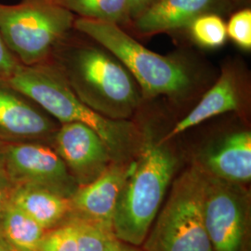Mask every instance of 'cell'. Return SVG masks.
Segmentation results:
<instances>
[{
  "instance_id": "obj_1",
  "label": "cell",
  "mask_w": 251,
  "mask_h": 251,
  "mask_svg": "<svg viewBox=\"0 0 251 251\" xmlns=\"http://www.w3.org/2000/svg\"><path fill=\"white\" fill-rule=\"evenodd\" d=\"M4 82L35 101L60 124L89 126L106 144L114 162L135 160L144 147V133L134 123L103 117L89 107L49 61L32 66L20 64Z\"/></svg>"
},
{
  "instance_id": "obj_2",
  "label": "cell",
  "mask_w": 251,
  "mask_h": 251,
  "mask_svg": "<svg viewBox=\"0 0 251 251\" xmlns=\"http://www.w3.org/2000/svg\"><path fill=\"white\" fill-rule=\"evenodd\" d=\"M48 61L75 95L103 117L128 120L140 105L141 94L133 76L101 46L73 42L67 36Z\"/></svg>"
},
{
  "instance_id": "obj_3",
  "label": "cell",
  "mask_w": 251,
  "mask_h": 251,
  "mask_svg": "<svg viewBox=\"0 0 251 251\" xmlns=\"http://www.w3.org/2000/svg\"><path fill=\"white\" fill-rule=\"evenodd\" d=\"M178 160L167 143L145 141L117 198L113 232L119 240L143 245L171 184Z\"/></svg>"
},
{
  "instance_id": "obj_4",
  "label": "cell",
  "mask_w": 251,
  "mask_h": 251,
  "mask_svg": "<svg viewBox=\"0 0 251 251\" xmlns=\"http://www.w3.org/2000/svg\"><path fill=\"white\" fill-rule=\"evenodd\" d=\"M74 28L113 54L148 97H179L192 88V75L186 64L151 51L118 25L79 17L75 19Z\"/></svg>"
},
{
  "instance_id": "obj_5",
  "label": "cell",
  "mask_w": 251,
  "mask_h": 251,
  "mask_svg": "<svg viewBox=\"0 0 251 251\" xmlns=\"http://www.w3.org/2000/svg\"><path fill=\"white\" fill-rule=\"evenodd\" d=\"M205 172L196 163L172 183L144 251H213L204 220Z\"/></svg>"
},
{
  "instance_id": "obj_6",
  "label": "cell",
  "mask_w": 251,
  "mask_h": 251,
  "mask_svg": "<svg viewBox=\"0 0 251 251\" xmlns=\"http://www.w3.org/2000/svg\"><path fill=\"white\" fill-rule=\"evenodd\" d=\"M75 15L60 5L23 0L0 3V34L9 50L23 65L47 62L55 48L74 27Z\"/></svg>"
},
{
  "instance_id": "obj_7",
  "label": "cell",
  "mask_w": 251,
  "mask_h": 251,
  "mask_svg": "<svg viewBox=\"0 0 251 251\" xmlns=\"http://www.w3.org/2000/svg\"><path fill=\"white\" fill-rule=\"evenodd\" d=\"M205 172L204 220L213 251H251V193Z\"/></svg>"
},
{
  "instance_id": "obj_8",
  "label": "cell",
  "mask_w": 251,
  "mask_h": 251,
  "mask_svg": "<svg viewBox=\"0 0 251 251\" xmlns=\"http://www.w3.org/2000/svg\"><path fill=\"white\" fill-rule=\"evenodd\" d=\"M0 153L13 185L41 186L67 198L78 186L53 147L42 142H0Z\"/></svg>"
},
{
  "instance_id": "obj_9",
  "label": "cell",
  "mask_w": 251,
  "mask_h": 251,
  "mask_svg": "<svg viewBox=\"0 0 251 251\" xmlns=\"http://www.w3.org/2000/svg\"><path fill=\"white\" fill-rule=\"evenodd\" d=\"M51 144L77 185L93 181L114 163L99 135L82 123L60 124Z\"/></svg>"
},
{
  "instance_id": "obj_10",
  "label": "cell",
  "mask_w": 251,
  "mask_h": 251,
  "mask_svg": "<svg viewBox=\"0 0 251 251\" xmlns=\"http://www.w3.org/2000/svg\"><path fill=\"white\" fill-rule=\"evenodd\" d=\"M59 127L55 119L4 81H0V142L51 141Z\"/></svg>"
},
{
  "instance_id": "obj_11",
  "label": "cell",
  "mask_w": 251,
  "mask_h": 251,
  "mask_svg": "<svg viewBox=\"0 0 251 251\" xmlns=\"http://www.w3.org/2000/svg\"><path fill=\"white\" fill-rule=\"evenodd\" d=\"M134 161L112 163L96 179L78 185L70 201L72 216L113 229V216L117 198L130 174Z\"/></svg>"
},
{
  "instance_id": "obj_12",
  "label": "cell",
  "mask_w": 251,
  "mask_h": 251,
  "mask_svg": "<svg viewBox=\"0 0 251 251\" xmlns=\"http://www.w3.org/2000/svg\"><path fill=\"white\" fill-rule=\"evenodd\" d=\"M196 164L226 181L246 184L251 179V132L230 133L203 152Z\"/></svg>"
},
{
  "instance_id": "obj_13",
  "label": "cell",
  "mask_w": 251,
  "mask_h": 251,
  "mask_svg": "<svg viewBox=\"0 0 251 251\" xmlns=\"http://www.w3.org/2000/svg\"><path fill=\"white\" fill-rule=\"evenodd\" d=\"M229 0H155L134 19L135 28L152 35L188 26L199 16L224 9Z\"/></svg>"
},
{
  "instance_id": "obj_14",
  "label": "cell",
  "mask_w": 251,
  "mask_h": 251,
  "mask_svg": "<svg viewBox=\"0 0 251 251\" xmlns=\"http://www.w3.org/2000/svg\"><path fill=\"white\" fill-rule=\"evenodd\" d=\"M242 97L235 74L224 70L213 87L206 92L188 115L179 121L160 142L167 143L177 135L199 125L211 117L237 111L241 108Z\"/></svg>"
},
{
  "instance_id": "obj_15",
  "label": "cell",
  "mask_w": 251,
  "mask_h": 251,
  "mask_svg": "<svg viewBox=\"0 0 251 251\" xmlns=\"http://www.w3.org/2000/svg\"><path fill=\"white\" fill-rule=\"evenodd\" d=\"M10 201L46 231L67 222L72 216L70 198L36 185H14Z\"/></svg>"
},
{
  "instance_id": "obj_16",
  "label": "cell",
  "mask_w": 251,
  "mask_h": 251,
  "mask_svg": "<svg viewBox=\"0 0 251 251\" xmlns=\"http://www.w3.org/2000/svg\"><path fill=\"white\" fill-rule=\"evenodd\" d=\"M1 237L21 251H39L45 229L9 201L0 222Z\"/></svg>"
},
{
  "instance_id": "obj_17",
  "label": "cell",
  "mask_w": 251,
  "mask_h": 251,
  "mask_svg": "<svg viewBox=\"0 0 251 251\" xmlns=\"http://www.w3.org/2000/svg\"><path fill=\"white\" fill-rule=\"evenodd\" d=\"M55 4L91 19L112 24H123L129 20L127 0H57Z\"/></svg>"
},
{
  "instance_id": "obj_18",
  "label": "cell",
  "mask_w": 251,
  "mask_h": 251,
  "mask_svg": "<svg viewBox=\"0 0 251 251\" xmlns=\"http://www.w3.org/2000/svg\"><path fill=\"white\" fill-rule=\"evenodd\" d=\"M71 219L75 228L77 251H108L117 239L110 227L76 217Z\"/></svg>"
},
{
  "instance_id": "obj_19",
  "label": "cell",
  "mask_w": 251,
  "mask_h": 251,
  "mask_svg": "<svg viewBox=\"0 0 251 251\" xmlns=\"http://www.w3.org/2000/svg\"><path fill=\"white\" fill-rule=\"evenodd\" d=\"M188 26L193 39L201 47L218 49L226 42V24L216 13L203 14L192 21Z\"/></svg>"
},
{
  "instance_id": "obj_20",
  "label": "cell",
  "mask_w": 251,
  "mask_h": 251,
  "mask_svg": "<svg viewBox=\"0 0 251 251\" xmlns=\"http://www.w3.org/2000/svg\"><path fill=\"white\" fill-rule=\"evenodd\" d=\"M39 251H77L75 228L71 218L63 225L46 232Z\"/></svg>"
},
{
  "instance_id": "obj_21",
  "label": "cell",
  "mask_w": 251,
  "mask_h": 251,
  "mask_svg": "<svg viewBox=\"0 0 251 251\" xmlns=\"http://www.w3.org/2000/svg\"><path fill=\"white\" fill-rule=\"evenodd\" d=\"M227 36L244 50L251 49V10L244 9L235 12L226 25Z\"/></svg>"
},
{
  "instance_id": "obj_22",
  "label": "cell",
  "mask_w": 251,
  "mask_h": 251,
  "mask_svg": "<svg viewBox=\"0 0 251 251\" xmlns=\"http://www.w3.org/2000/svg\"><path fill=\"white\" fill-rule=\"evenodd\" d=\"M22 63L9 50L0 34V81H6L14 74Z\"/></svg>"
},
{
  "instance_id": "obj_23",
  "label": "cell",
  "mask_w": 251,
  "mask_h": 251,
  "mask_svg": "<svg viewBox=\"0 0 251 251\" xmlns=\"http://www.w3.org/2000/svg\"><path fill=\"white\" fill-rule=\"evenodd\" d=\"M13 187L14 185L9 179H0V222L10 201V196Z\"/></svg>"
},
{
  "instance_id": "obj_24",
  "label": "cell",
  "mask_w": 251,
  "mask_h": 251,
  "mask_svg": "<svg viewBox=\"0 0 251 251\" xmlns=\"http://www.w3.org/2000/svg\"><path fill=\"white\" fill-rule=\"evenodd\" d=\"M155 0H127L129 20H134Z\"/></svg>"
},
{
  "instance_id": "obj_25",
  "label": "cell",
  "mask_w": 251,
  "mask_h": 251,
  "mask_svg": "<svg viewBox=\"0 0 251 251\" xmlns=\"http://www.w3.org/2000/svg\"><path fill=\"white\" fill-rule=\"evenodd\" d=\"M108 251H144L143 250L138 249L137 247L132 246L130 244L123 242L121 240H119L117 238L115 240V242L113 243V245L111 246L110 250Z\"/></svg>"
},
{
  "instance_id": "obj_26",
  "label": "cell",
  "mask_w": 251,
  "mask_h": 251,
  "mask_svg": "<svg viewBox=\"0 0 251 251\" xmlns=\"http://www.w3.org/2000/svg\"><path fill=\"white\" fill-rule=\"evenodd\" d=\"M0 251H21L0 236Z\"/></svg>"
},
{
  "instance_id": "obj_27",
  "label": "cell",
  "mask_w": 251,
  "mask_h": 251,
  "mask_svg": "<svg viewBox=\"0 0 251 251\" xmlns=\"http://www.w3.org/2000/svg\"><path fill=\"white\" fill-rule=\"evenodd\" d=\"M0 179H9L8 177H7L5 169H4V165H3V161H2L1 153H0Z\"/></svg>"
},
{
  "instance_id": "obj_28",
  "label": "cell",
  "mask_w": 251,
  "mask_h": 251,
  "mask_svg": "<svg viewBox=\"0 0 251 251\" xmlns=\"http://www.w3.org/2000/svg\"><path fill=\"white\" fill-rule=\"evenodd\" d=\"M40 1H45V2H50V3H54L57 1V0H40Z\"/></svg>"
}]
</instances>
